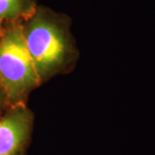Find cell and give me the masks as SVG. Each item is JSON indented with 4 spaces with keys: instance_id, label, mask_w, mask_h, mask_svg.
<instances>
[{
    "instance_id": "3",
    "label": "cell",
    "mask_w": 155,
    "mask_h": 155,
    "mask_svg": "<svg viewBox=\"0 0 155 155\" xmlns=\"http://www.w3.org/2000/svg\"><path fill=\"white\" fill-rule=\"evenodd\" d=\"M34 127L28 105L11 106L0 117V155H27Z\"/></svg>"
},
{
    "instance_id": "1",
    "label": "cell",
    "mask_w": 155,
    "mask_h": 155,
    "mask_svg": "<svg viewBox=\"0 0 155 155\" xmlns=\"http://www.w3.org/2000/svg\"><path fill=\"white\" fill-rule=\"evenodd\" d=\"M20 24L40 85L74 69L79 52L71 31L72 20L67 15L37 5Z\"/></svg>"
},
{
    "instance_id": "4",
    "label": "cell",
    "mask_w": 155,
    "mask_h": 155,
    "mask_svg": "<svg viewBox=\"0 0 155 155\" xmlns=\"http://www.w3.org/2000/svg\"><path fill=\"white\" fill-rule=\"evenodd\" d=\"M36 0H0V21L21 22L37 7Z\"/></svg>"
},
{
    "instance_id": "6",
    "label": "cell",
    "mask_w": 155,
    "mask_h": 155,
    "mask_svg": "<svg viewBox=\"0 0 155 155\" xmlns=\"http://www.w3.org/2000/svg\"><path fill=\"white\" fill-rule=\"evenodd\" d=\"M3 33H4V22L0 21V41L3 37Z\"/></svg>"
},
{
    "instance_id": "5",
    "label": "cell",
    "mask_w": 155,
    "mask_h": 155,
    "mask_svg": "<svg viewBox=\"0 0 155 155\" xmlns=\"http://www.w3.org/2000/svg\"><path fill=\"white\" fill-rule=\"evenodd\" d=\"M11 104L9 97L6 94L5 90L0 83V117L5 115L6 111L11 107Z\"/></svg>"
},
{
    "instance_id": "2",
    "label": "cell",
    "mask_w": 155,
    "mask_h": 155,
    "mask_svg": "<svg viewBox=\"0 0 155 155\" xmlns=\"http://www.w3.org/2000/svg\"><path fill=\"white\" fill-rule=\"evenodd\" d=\"M0 83L12 106L28 105L30 93L41 86L20 22H4L0 41Z\"/></svg>"
}]
</instances>
